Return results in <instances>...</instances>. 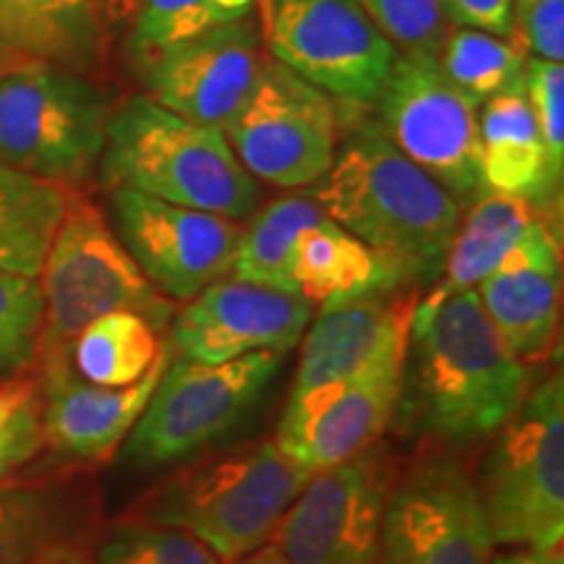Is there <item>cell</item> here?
I'll use <instances>...</instances> for the list:
<instances>
[{
  "mask_svg": "<svg viewBox=\"0 0 564 564\" xmlns=\"http://www.w3.org/2000/svg\"><path fill=\"white\" fill-rule=\"evenodd\" d=\"M531 369L510 350L476 291L419 299L394 419L447 444L497 434L531 392Z\"/></svg>",
  "mask_w": 564,
  "mask_h": 564,
  "instance_id": "obj_1",
  "label": "cell"
},
{
  "mask_svg": "<svg viewBox=\"0 0 564 564\" xmlns=\"http://www.w3.org/2000/svg\"><path fill=\"white\" fill-rule=\"evenodd\" d=\"M327 217L382 253L408 282H434L463 207L369 118H356L333 167L306 192Z\"/></svg>",
  "mask_w": 564,
  "mask_h": 564,
  "instance_id": "obj_2",
  "label": "cell"
},
{
  "mask_svg": "<svg viewBox=\"0 0 564 564\" xmlns=\"http://www.w3.org/2000/svg\"><path fill=\"white\" fill-rule=\"evenodd\" d=\"M97 167L110 192H139L232 223L251 220L262 199L223 129L175 116L147 95L110 112Z\"/></svg>",
  "mask_w": 564,
  "mask_h": 564,
  "instance_id": "obj_3",
  "label": "cell"
},
{
  "mask_svg": "<svg viewBox=\"0 0 564 564\" xmlns=\"http://www.w3.org/2000/svg\"><path fill=\"white\" fill-rule=\"evenodd\" d=\"M312 476L278 442L243 444L181 470L154 491L141 523L192 533L223 562L246 560L270 544Z\"/></svg>",
  "mask_w": 564,
  "mask_h": 564,
  "instance_id": "obj_4",
  "label": "cell"
},
{
  "mask_svg": "<svg viewBox=\"0 0 564 564\" xmlns=\"http://www.w3.org/2000/svg\"><path fill=\"white\" fill-rule=\"evenodd\" d=\"M40 288L45 299L40 361L70 358V343L105 314H141L158 329L175 316V303L154 291L102 212L76 192L40 270Z\"/></svg>",
  "mask_w": 564,
  "mask_h": 564,
  "instance_id": "obj_5",
  "label": "cell"
},
{
  "mask_svg": "<svg viewBox=\"0 0 564 564\" xmlns=\"http://www.w3.org/2000/svg\"><path fill=\"white\" fill-rule=\"evenodd\" d=\"M110 102L79 70L21 58L0 68V165L76 186L105 150Z\"/></svg>",
  "mask_w": 564,
  "mask_h": 564,
  "instance_id": "obj_6",
  "label": "cell"
},
{
  "mask_svg": "<svg viewBox=\"0 0 564 564\" xmlns=\"http://www.w3.org/2000/svg\"><path fill=\"white\" fill-rule=\"evenodd\" d=\"M494 544L554 549L564 535V382L531 387L497 432L478 486Z\"/></svg>",
  "mask_w": 564,
  "mask_h": 564,
  "instance_id": "obj_7",
  "label": "cell"
},
{
  "mask_svg": "<svg viewBox=\"0 0 564 564\" xmlns=\"http://www.w3.org/2000/svg\"><path fill=\"white\" fill-rule=\"evenodd\" d=\"M282 352H251L204 366L171 361L126 440V460L160 468L186 460L228 436L278 377Z\"/></svg>",
  "mask_w": 564,
  "mask_h": 564,
  "instance_id": "obj_8",
  "label": "cell"
},
{
  "mask_svg": "<svg viewBox=\"0 0 564 564\" xmlns=\"http://www.w3.org/2000/svg\"><path fill=\"white\" fill-rule=\"evenodd\" d=\"M371 105L373 123L384 137L460 207H470L486 192L476 105L444 76L436 55L400 53Z\"/></svg>",
  "mask_w": 564,
  "mask_h": 564,
  "instance_id": "obj_9",
  "label": "cell"
},
{
  "mask_svg": "<svg viewBox=\"0 0 564 564\" xmlns=\"http://www.w3.org/2000/svg\"><path fill=\"white\" fill-rule=\"evenodd\" d=\"M272 61L333 100L371 105L398 61L358 0H262Z\"/></svg>",
  "mask_w": 564,
  "mask_h": 564,
  "instance_id": "obj_10",
  "label": "cell"
},
{
  "mask_svg": "<svg viewBox=\"0 0 564 564\" xmlns=\"http://www.w3.org/2000/svg\"><path fill=\"white\" fill-rule=\"evenodd\" d=\"M225 139L257 181L312 188L340 144L337 105L293 70L267 61L249 100L223 126Z\"/></svg>",
  "mask_w": 564,
  "mask_h": 564,
  "instance_id": "obj_11",
  "label": "cell"
},
{
  "mask_svg": "<svg viewBox=\"0 0 564 564\" xmlns=\"http://www.w3.org/2000/svg\"><path fill=\"white\" fill-rule=\"evenodd\" d=\"M390 474L382 447L316 470L282 514L272 544L291 564H377Z\"/></svg>",
  "mask_w": 564,
  "mask_h": 564,
  "instance_id": "obj_12",
  "label": "cell"
},
{
  "mask_svg": "<svg viewBox=\"0 0 564 564\" xmlns=\"http://www.w3.org/2000/svg\"><path fill=\"white\" fill-rule=\"evenodd\" d=\"M494 535L478 484L449 457H429L390 489L377 564H491Z\"/></svg>",
  "mask_w": 564,
  "mask_h": 564,
  "instance_id": "obj_13",
  "label": "cell"
},
{
  "mask_svg": "<svg viewBox=\"0 0 564 564\" xmlns=\"http://www.w3.org/2000/svg\"><path fill=\"white\" fill-rule=\"evenodd\" d=\"M110 215L133 262L167 301H192L228 270L241 241V223L178 207L154 196L112 188Z\"/></svg>",
  "mask_w": 564,
  "mask_h": 564,
  "instance_id": "obj_14",
  "label": "cell"
},
{
  "mask_svg": "<svg viewBox=\"0 0 564 564\" xmlns=\"http://www.w3.org/2000/svg\"><path fill=\"white\" fill-rule=\"evenodd\" d=\"M413 306L415 299L405 288L324 306L303 340L280 426H291L384 358L405 352Z\"/></svg>",
  "mask_w": 564,
  "mask_h": 564,
  "instance_id": "obj_15",
  "label": "cell"
},
{
  "mask_svg": "<svg viewBox=\"0 0 564 564\" xmlns=\"http://www.w3.org/2000/svg\"><path fill=\"white\" fill-rule=\"evenodd\" d=\"M314 303L299 293L223 278L186 301L171 322L181 361L217 366L251 352L293 350L312 322Z\"/></svg>",
  "mask_w": 564,
  "mask_h": 564,
  "instance_id": "obj_16",
  "label": "cell"
},
{
  "mask_svg": "<svg viewBox=\"0 0 564 564\" xmlns=\"http://www.w3.org/2000/svg\"><path fill=\"white\" fill-rule=\"evenodd\" d=\"M262 45L251 19L175 42L139 63L147 97L175 116L223 129L257 87L267 63Z\"/></svg>",
  "mask_w": 564,
  "mask_h": 564,
  "instance_id": "obj_17",
  "label": "cell"
},
{
  "mask_svg": "<svg viewBox=\"0 0 564 564\" xmlns=\"http://www.w3.org/2000/svg\"><path fill=\"white\" fill-rule=\"evenodd\" d=\"M171 345H162L158 361L129 387H100L82 379L63 361H40L42 436L55 453L70 460H105L126 442L173 361Z\"/></svg>",
  "mask_w": 564,
  "mask_h": 564,
  "instance_id": "obj_18",
  "label": "cell"
},
{
  "mask_svg": "<svg viewBox=\"0 0 564 564\" xmlns=\"http://www.w3.org/2000/svg\"><path fill=\"white\" fill-rule=\"evenodd\" d=\"M405 352L384 358L350 384L327 394L291 426H280L274 442L282 453L316 474L377 444L398 411Z\"/></svg>",
  "mask_w": 564,
  "mask_h": 564,
  "instance_id": "obj_19",
  "label": "cell"
},
{
  "mask_svg": "<svg viewBox=\"0 0 564 564\" xmlns=\"http://www.w3.org/2000/svg\"><path fill=\"white\" fill-rule=\"evenodd\" d=\"M486 316L518 358L552 348L560 322L562 262L552 230L533 217L520 241L476 288Z\"/></svg>",
  "mask_w": 564,
  "mask_h": 564,
  "instance_id": "obj_20",
  "label": "cell"
},
{
  "mask_svg": "<svg viewBox=\"0 0 564 564\" xmlns=\"http://www.w3.org/2000/svg\"><path fill=\"white\" fill-rule=\"evenodd\" d=\"M478 116V167L486 192L544 202L560 188L539 133L523 79L481 105Z\"/></svg>",
  "mask_w": 564,
  "mask_h": 564,
  "instance_id": "obj_21",
  "label": "cell"
},
{
  "mask_svg": "<svg viewBox=\"0 0 564 564\" xmlns=\"http://www.w3.org/2000/svg\"><path fill=\"white\" fill-rule=\"evenodd\" d=\"M293 285L295 293L324 308L369 293L398 291L408 285V278L324 215L295 241Z\"/></svg>",
  "mask_w": 564,
  "mask_h": 564,
  "instance_id": "obj_22",
  "label": "cell"
},
{
  "mask_svg": "<svg viewBox=\"0 0 564 564\" xmlns=\"http://www.w3.org/2000/svg\"><path fill=\"white\" fill-rule=\"evenodd\" d=\"M91 0H0V45L19 58L82 70L100 51Z\"/></svg>",
  "mask_w": 564,
  "mask_h": 564,
  "instance_id": "obj_23",
  "label": "cell"
},
{
  "mask_svg": "<svg viewBox=\"0 0 564 564\" xmlns=\"http://www.w3.org/2000/svg\"><path fill=\"white\" fill-rule=\"evenodd\" d=\"M533 217L531 204L518 196L484 192L457 225L440 278L421 299L442 301L463 291H476L478 282L489 278L520 241Z\"/></svg>",
  "mask_w": 564,
  "mask_h": 564,
  "instance_id": "obj_24",
  "label": "cell"
},
{
  "mask_svg": "<svg viewBox=\"0 0 564 564\" xmlns=\"http://www.w3.org/2000/svg\"><path fill=\"white\" fill-rule=\"evenodd\" d=\"M74 188L0 165V270L40 278Z\"/></svg>",
  "mask_w": 564,
  "mask_h": 564,
  "instance_id": "obj_25",
  "label": "cell"
},
{
  "mask_svg": "<svg viewBox=\"0 0 564 564\" xmlns=\"http://www.w3.org/2000/svg\"><path fill=\"white\" fill-rule=\"evenodd\" d=\"M319 217H324V212L308 194L280 196L264 209H257L251 223L241 230V241H238L228 278L295 293V241Z\"/></svg>",
  "mask_w": 564,
  "mask_h": 564,
  "instance_id": "obj_26",
  "label": "cell"
},
{
  "mask_svg": "<svg viewBox=\"0 0 564 564\" xmlns=\"http://www.w3.org/2000/svg\"><path fill=\"white\" fill-rule=\"evenodd\" d=\"M162 350L147 316L112 312L95 319L70 343V366L91 384L129 387L152 369Z\"/></svg>",
  "mask_w": 564,
  "mask_h": 564,
  "instance_id": "obj_27",
  "label": "cell"
},
{
  "mask_svg": "<svg viewBox=\"0 0 564 564\" xmlns=\"http://www.w3.org/2000/svg\"><path fill=\"white\" fill-rule=\"evenodd\" d=\"M525 61L528 55L514 40L470 30V26H449L436 53V63L444 76L476 108L523 79Z\"/></svg>",
  "mask_w": 564,
  "mask_h": 564,
  "instance_id": "obj_28",
  "label": "cell"
},
{
  "mask_svg": "<svg viewBox=\"0 0 564 564\" xmlns=\"http://www.w3.org/2000/svg\"><path fill=\"white\" fill-rule=\"evenodd\" d=\"M253 6L257 0H141L131 21V58L139 66L175 42L251 19Z\"/></svg>",
  "mask_w": 564,
  "mask_h": 564,
  "instance_id": "obj_29",
  "label": "cell"
},
{
  "mask_svg": "<svg viewBox=\"0 0 564 564\" xmlns=\"http://www.w3.org/2000/svg\"><path fill=\"white\" fill-rule=\"evenodd\" d=\"M63 544L68 541L53 491L32 484H0V564H30Z\"/></svg>",
  "mask_w": 564,
  "mask_h": 564,
  "instance_id": "obj_30",
  "label": "cell"
},
{
  "mask_svg": "<svg viewBox=\"0 0 564 564\" xmlns=\"http://www.w3.org/2000/svg\"><path fill=\"white\" fill-rule=\"evenodd\" d=\"M45 299L37 278L0 270V373L37 361Z\"/></svg>",
  "mask_w": 564,
  "mask_h": 564,
  "instance_id": "obj_31",
  "label": "cell"
},
{
  "mask_svg": "<svg viewBox=\"0 0 564 564\" xmlns=\"http://www.w3.org/2000/svg\"><path fill=\"white\" fill-rule=\"evenodd\" d=\"M97 564H225L212 549L178 528L126 523L100 546Z\"/></svg>",
  "mask_w": 564,
  "mask_h": 564,
  "instance_id": "obj_32",
  "label": "cell"
},
{
  "mask_svg": "<svg viewBox=\"0 0 564 564\" xmlns=\"http://www.w3.org/2000/svg\"><path fill=\"white\" fill-rule=\"evenodd\" d=\"M377 30L398 47V53L436 55L449 21L442 0H358Z\"/></svg>",
  "mask_w": 564,
  "mask_h": 564,
  "instance_id": "obj_33",
  "label": "cell"
},
{
  "mask_svg": "<svg viewBox=\"0 0 564 564\" xmlns=\"http://www.w3.org/2000/svg\"><path fill=\"white\" fill-rule=\"evenodd\" d=\"M523 84L531 100L539 133L544 139L549 162L556 178L564 171V66L552 61L528 58Z\"/></svg>",
  "mask_w": 564,
  "mask_h": 564,
  "instance_id": "obj_34",
  "label": "cell"
},
{
  "mask_svg": "<svg viewBox=\"0 0 564 564\" xmlns=\"http://www.w3.org/2000/svg\"><path fill=\"white\" fill-rule=\"evenodd\" d=\"M512 40L528 58L564 61V0H520L512 6Z\"/></svg>",
  "mask_w": 564,
  "mask_h": 564,
  "instance_id": "obj_35",
  "label": "cell"
},
{
  "mask_svg": "<svg viewBox=\"0 0 564 564\" xmlns=\"http://www.w3.org/2000/svg\"><path fill=\"white\" fill-rule=\"evenodd\" d=\"M42 444H45V436H42L40 423V398L32 394L0 429V484L17 474L21 465L30 463Z\"/></svg>",
  "mask_w": 564,
  "mask_h": 564,
  "instance_id": "obj_36",
  "label": "cell"
},
{
  "mask_svg": "<svg viewBox=\"0 0 564 564\" xmlns=\"http://www.w3.org/2000/svg\"><path fill=\"white\" fill-rule=\"evenodd\" d=\"M453 26H470L512 40V0H442Z\"/></svg>",
  "mask_w": 564,
  "mask_h": 564,
  "instance_id": "obj_37",
  "label": "cell"
},
{
  "mask_svg": "<svg viewBox=\"0 0 564 564\" xmlns=\"http://www.w3.org/2000/svg\"><path fill=\"white\" fill-rule=\"evenodd\" d=\"M139 3L141 0H91V9H95L102 30H123V26H131Z\"/></svg>",
  "mask_w": 564,
  "mask_h": 564,
  "instance_id": "obj_38",
  "label": "cell"
},
{
  "mask_svg": "<svg viewBox=\"0 0 564 564\" xmlns=\"http://www.w3.org/2000/svg\"><path fill=\"white\" fill-rule=\"evenodd\" d=\"M32 394H37V384L32 379H11V382L0 384V429L9 423L11 415L19 411V405H24Z\"/></svg>",
  "mask_w": 564,
  "mask_h": 564,
  "instance_id": "obj_39",
  "label": "cell"
},
{
  "mask_svg": "<svg viewBox=\"0 0 564 564\" xmlns=\"http://www.w3.org/2000/svg\"><path fill=\"white\" fill-rule=\"evenodd\" d=\"M494 564H562V549H535V546H518L512 552L499 554Z\"/></svg>",
  "mask_w": 564,
  "mask_h": 564,
  "instance_id": "obj_40",
  "label": "cell"
},
{
  "mask_svg": "<svg viewBox=\"0 0 564 564\" xmlns=\"http://www.w3.org/2000/svg\"><path fill=\"white\" fill-rule=\"evenodd\" d=\"M30 564H97V560H91V556L79 546L63 544L37 556V560H32Z\"/></svg>",
  "mask_w": 564,
  "mask_h": 564,
  "instance_id": "obj_41",
  "label": "cell"
},
{
  "mask_svg": "<svg viewBox=\"0 0 564 564\" xmlns=\"http://www.w3.org/2000/svg\"><path fill=\"white\" fill-rule=\"evenodd\" d=\"M243 564H291V562H288L280 549L270 541V544H264L262 549H257V552L246 556Z\"/></svg>",
  "mask_w": 564,
  "mask_h": 564,
  "instance_id": "obj_42",
  "label": "cell"
},
{
  "mask_svg": "<svg viewBox=\"0 0 564 564\" xmlns=\"http://www.w3.org/2000/svg\"><path fill=\"white\" fill-rule=\"evenodd\" d=\"M6 63H9V51H6V47L0 45V68H3Z\"/></svg>",
  "mask_w": 564,
  "mask_h": 564,
  "instance_id": "obj_43",
  "label": "cell"
},
{
  "mask_svg": "<svg viewBox=\"0 0 564 564\" xmlns=\"http://www.w3.org/2000/svg\"><path fill=\"white\" fill-rule=\"evenodd\" d=\"M514 3H520V0H512V6H514Z\"/></svg>",
  "mask_w": 564,
  "mask_h": 564,
  "instance_id": "obj_44",
  "label": "cell"
}]
</instances>
